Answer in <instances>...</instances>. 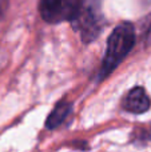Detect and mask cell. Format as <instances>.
<instances>
[{"label": "cell", "instance_id": "cell-3", "mask_svg": "<svg viewBox=\"0 0 151 152\" xmlns=\"http://www.w3.org/2000/svg\"><path fill=\"white\" fill-rule=\"evenodd\" d=\"M82 0H40L39 11L43 20L50 24L71 21Z\"/></svg>", "mask_w": 151, "mask_h": 152}, {"label": "cell", "instance_id": "cell-2", "mask_svg": "<svg viewBox=\"0 0 151 152\" xmlns=\"http://www.w3.org/2000/svg\"><path fill=\"white\" fill-rule=\"evenodd\" d=\"M71 24L84 44L96 40L106 24L102 11V0H82L76 13L71 19Z\"/></svg>", "mask_w": 151, "mask_h": 152}, {"label": "cell", "instance_id": "cell-7", "mask_svg": "<svg viewBox=\"0 0 151 152\" xmlns=\"http://www.w3.org/2000/svg\"><path fill=\"white\" fill-rule=\"evenodd\" d=\"M8 4H10V1H8V0H0V20L4 18L5 12H7Z\"/></svg>", "mask_w": 151, "mask_h": 152}, {"label": "cell", "instance_id": "cell-6", "mask_svg": "<svg viewBox=\"0 0 151 152\" xmlns=\"http://www.w3.org/2000/svg\"><path fill=\"white\" fill-rule=\"evenodd\" d=\"M143 39L147 42H151V15L147 16V19L143 23Z\"/></svg>", "mask_w": 151, "mask_h": 152}, {"label": "cell", "instance_id": "cell-5", "mask_svg": "<svg viewBox=\"0 0 151 152\" xmlns=\"http://www.w3.org/2000/svg\"><path fill=\"white\" fill-rule=\"evenodd\" d=\"M72 111V104L67 100H62L54 107L51 113L48 115L47 120H45V127L47 129H55L68 118V115Z\"/></svg>", "mask_w": 151, "mask_h": 152}, {"label": "cell", "instance_id": "cell-1", "mask_svg": "<svg viewBox=\"0 0 151 152\" xmlns=\"http://www.w3.org/2000/svg\"><path fill=\"white\" fill-rule=\"evenodd\" d=\"M136 42L135 27L130 21L118 24L107 40V48L100 67L99 79H104L114 72V69L131 52Z\"/></svg>", "mask_w": 151, "mask_h": 152}, {"label": "cell", "instance_id": "cell-4", "mask_svg": "<svg viewBox=\"0 0 151 152\" xmlns=\"http://www.w3.org/2000/svg\"><path fill=\"white\" fill-rule=\"evenodd\" d=\"M123 108L131 113H144L150 110L151 99L142 87H134L123 99Z\"/></svg>", "mask_w": 151, "mask_h": 152}]
</instances>
